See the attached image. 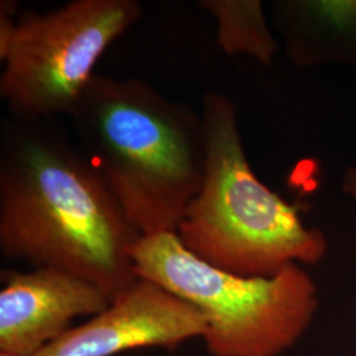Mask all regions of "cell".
Instances as JSON below:
<instances>
[{
    "instance_id": "cell-1",
    "label": "cell",
    "mask_w": 356,
    "mask_h": 356,
    "mask_svg": "<svg viewBox=\"0 0 356 356\" xmlns=\"http://www.w3.org/2000/svg\"><path fill=\"white\" fill-rule=\"evenodd\" d=\"M141 234L97 169L48 120L4 123L0 140V250L32 268H56L113 300L139 279Z\"/></svg>"
},
{
    "instance_id": "cell-2",
    "label": "cell",
    "mask_w": 356,
    "mask_h": 356,
    "mask_svg": "<svg viewBox=\"0 0 356 356\" xmlns=\"http://www.w3.org/2000/svg\"><path fill=\"white\" fill-rule=\"evenodd\" d=\"M70 118L81 149L141 236L177 232L204 181L201 113L140 79L97 73Z\"/></svg>"
},
{
    "instance_id": "cell-3",
    "label": "cell",
    "mask_w": 356,
    "mask_h": 356,
    "mask_svg": "<svg viewBox=\"0 0 356 356\" xmlns=\"http://www.w3.org/2000/svg\"><path fill=\"white\" fill-rule=\"evenodd\" d=\"M201 115L204 181L178 226L179 242L204 263L244 277H269L292 264L322 261L329 248L325 234L306 226L298 207L254 175L234 103L209 91Z\"/></svg>"
},
{
    "instance_id": "cell-4",
    "label": "cell",
    "mask_w": 356,
    "mask_h": 356,
    "mask_svg": "<svg viewBox=\"0 0 356 356\" xmlns=\"http://www.w3.org/2000/svg\"><path fill=\"white\" fill-rule=\"evenodd\" d=\"M136 275L197 307L211 356H282L301 341L319 307L316 281L300 264L269 277H244L189 252L176 232L141 236Z\"/></svg>"
},
{
    "instance_id": "cell-5",
    "label": "cell",
    "mask_w": 356,
    "mask_h": 356,
    "mask_svg": "<svg viewBox=\"0 0 356 356\" xmlns=\"http://www.w3.org/2000/svg\"><path fill=\"white\" fill-rule=\"evenodd\" d=\"M0 3V97L19 120L73 113L103 54L141 15L136 0H72L16 16Z\"/></svg>"
},
{
    "instance_id": "cell-6",
    "label": "cell",
    "mask_w": 356,
    "mask_h": 356,
    "mask_svg": "<svg viewBox=\"0 0 356 356\" xmlns=\"http://www.w3.org/2000/svg\"><path fill=\"white\" fill-rule=\"evenodd\" d=\"M201 312L152 281L139 277L101 313L76 325L36 356H115L138 348L173 350L202 339Z\"/></svg>"
},
{
    "instance_id": "cell-7",
    "label": "cell",
    "mask_w": 356,
    "mask_h": 356,
    "mask_svg": "<svg viewBox=\"0 0 356 356\" xmlns=\"http://www.w3.org/2000/svg\"><path fill=\"white\" fill-rule=\"evenodd\" d=\"M0 353L36 355L110 304V297L70 272L56 268L1 272Z\"/></svg>"
},
{
    "instance_id": "cell-8",
    "label": "cell",
    "mask_w": 356,
    "mask_h": 356,
    "mask_svg": "<svg viewBox=\"0 0 356 356\" xmlns=\"http://www.w3.org/2000/svg\"><path fill=\"white\" fill-rule=\"evenodd\" d=\"M198 7L210 13L216 23V42L227 54H250L269 65L276 41L268 29L263 6L256 0H201Z\"/></svg>"
},
{
    "instance_id": "cell-9",
    "label": "cell",
    "mask_w": 356,
    "mask_h": 356,
    "mask_svg": "<svg viewBox=\"0 0 356 356\" xmlns=\"http://www.w3.org/2000/svg\"><path fill=\"white\" fill-rule=\"evenodd\" d=\"M343 189L356 201V168H350L343 176Z\"/></svg>"
},
{
    "instance_id": "cell-10",
    "label": "cell",
    "mask_w": 356,
    "mask_h": 356,
    "mask_svg": "<svg viewBox=\"0 0 356 356\" xmlns=\"http://www.w3.org/2000/svg\"><path fill=\"white\" fill-rule=\"evenodd\" d=\"M0 356H28V355H17V354H11V353H0ZM36 356V355H31Z\"/></svg>"
},
{
    "instance_id": "cell-11",
    "label": "cell",
    "mask_w": 356,
    "mask_h": 356,
    "mask_svg": "<svg viewBox=\"0 0 356 356\" xmlns=\"http://www.w3.org/2000/svg\"><path fill=\"white\" fill-rule=\"evenodd\" d=\"M344 356H354V355H350V354H348V355H344Z\"/></svg>"
}]
</instances>
